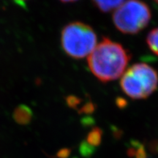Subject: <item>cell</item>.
I'll list each match as a JSON object with an SVG mask.
<instances>
[{
  "mask_svg": "<svg viewBox=\"0 0 158 158\" xmlns=\"http://www.w3.org/2000/svg\"><path fill=\"white\" fill-rule=\"evenodd\" d=\"M130 54L119 43L103 37L88 57L91 72L102 82L119 78L129 63Z\"/></svg>",
  "mask_w": 158,
  "mask_h": 158,
  "instance_id": "1",
  "label": "cell"
},
{
  "mask_svg": "<svg viewBox=\"0 0 158 158\" xmlns=\"http://www.w3.org/2000/svg\"><path fill=\"white\" fill-rule=\"evenodd\" d=\"M120 85L130 98H147L157 89L158 74L149 64L138 63L130 67L123 75Z\"/></svg>",
  "mask_w": 158,
  "mask_h": 158,
  "instance_id": "2",
  "label": "cell"
},
{
  "mask_svg": "<svg viewBox=\"0 0 158 158\" xmlns=\"http://www.w3.org/2000/svg\"><path fill=\"white\" fill-rule=\"evenodd\" d=\"M61 44L66 54L73 59H82L96 47L97 36L93 29L78 21L70 23L62 29Z\"/></svg>",
  "mask_w": 158,
  "mask_h": 158,
  "instance_id": "3",
  "label": "cell"
},
{
  "mask_svg": "<svg viewBox=\"0 0 158 158\" xmlns=\"http://www.w3.org/2000/svg\"><path fill=\"white\" fill-rule=\"evenodd\" d=\"M152 14L147 4L141 0H127L113 15V22L124 34L135 35L149 24Z\"/></svg>",
  "mask_w": 158,
  "mask_h": 158,
  "instance_id": "4",
  "label": "cell"
},
{
  "mask_svg": "<svg viewBox=\"0 0 158 158\" xmlns=\"http://www.w3.org/2000/svg\"><path fill=\"white\" fill-rule=\"evenodd\" d=\"M33 114L31 108L26 105H20L15 108L13 117L16 123L21 125H27L30 123Z\"/></svg>",
  "mask_w": 158,
  "mask_h": 158,
  "instance_id": "5",
  "label": "cell"
},
{
  "mask_svg": "<svg viewBox=\"0 0 158 158\" xmlns=\"http://www.w3.org/2000/svg\"><path fill=\"white\" fill-rule=\"evenodd\" d=\"M124 0H92L94 5L100 11L108 13L113 10L118 8Z\"/></svg>",
  "mask_w": 158,
  "mask_h": 158,
  "instance_id": "6",
  "label": "cell"
},
{
  "mask_svg": "<svg viewBox=\"0 0 158 158\" xmlns=\"http://www.w3.org/2000/svg\"><path fill=\"white\" fill-rule=\"evenodd\" d=\"M102 131L98 127H94L89 133L86 142L92 147H98L102 141Z\"/></svg>",
  "mask_w": 158,
  "mask_h": 158,
  "instance_id": "7",
  "label": "cell"
},
{
  "mask_svg": "<svg viewBox=\"0 0 158 158\" xmlns=\"http://www.w3.org/2000/svg\"><path fill=\"white\" fill-rule=\"evenodd\" d=\"M147 42L150 50L158 56V27L154 29L148 34Z\"/></svg>",
  "mask_w": 158,
  "mask_h": 158,
  "instance_id": "8",
  "label": "cell"
},
{
  "mask_svg": "<svg viewBox=\"0 0 158 158\" xmlns=\"http://www.w3.org/2000/svg\"><path fill=\"white\" fill-rule=\"evenodd\" d=\"M80 152L84 157H89L94 152V147L89 145L86 141H82L80 145Z\"/></svg>",
  "mask_w": 158,
  "mask_h": 158,
  "instance_id": "9",
  "label": "cell"
},
{
  "mask_svg": "<svg viewBox=\"0 0 158 158\" xmlns=\"http://www.w3.org/2000/svg\"><path fill=\"white\" fill-rule=\"evenodd\" d=\"M66 102L70 108H76L77 106H78L79 103H80L81 100L80 99H78L76 96L70 95L66 98Z\"/></svg>",
  "mask_w": 158,
  "mask_h": 158,
  "instance_id": "10",
  "label": "cell"
},
{
  "mask_svg": "<svg viewBox=\"0 0 158 158\" xmlns=\"http://www.w3.org/2000/svg\"><path fill=\"white\" fill-rule=\"evenodd\" d=\"M70 155V149L64 148V149H61L60 151H59V152L57 153V157L59 158H67L69 157V155Z\"/></svg>",
  "mask_w": 158,
  "mask_h": 158,
  "instance_id": "11",
  "label": "cell"
},
{
  "mask_svg": "<svg viewBox=\"0 0 158 158\" xmlns=\"http://www.w3.org/2000/svg\"><path fill=\"white\" fill-rule=\"evenodd\" d=\"M62 2H73L78 1V0H60Z\"/></svg>",
  "mask_w": 158,
  "mask_h": 158,
  "instance_id": "12",
  "label": "cell"
},
{
  "mask_svg": "<svg viewBox=\"0 0 158 158\" xmlns=\"http://www.w3.org/2000/svg\"><path fill=\"white\" fill-rule=\"evenodd\" d=\"M17 1L18 2H23L24 1V0H17Z\"/></svg>",
  "mask_w": 158,
  "mask_h": 158,
  "instance_id": "13",
  "label": "cell"
},
{
  "mask_svg": "<svg viewBox=\"0 0 158 158\" xmlns=\"http://www.w3.org/2000/svg\"><path fill=\"white\" fill-rule=\"evenodd\" d=\"M154 1H155V2H157V3L158 4V0H154Z\"/></svg>",
  "mask_w": 158,
  "mask_h": 158,
  "instance_id": "14",
  "label": "cell"
}]
</instances>
